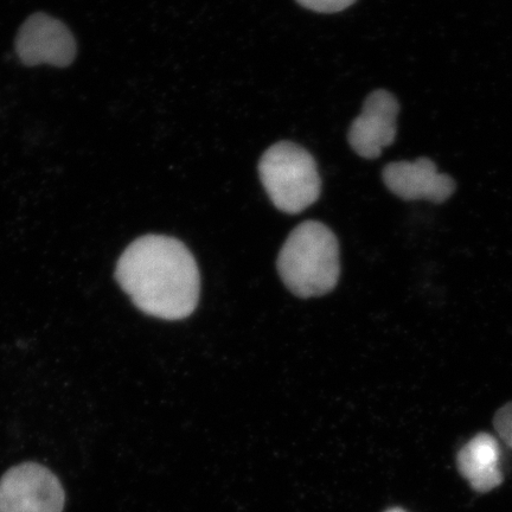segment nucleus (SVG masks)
Here are the masks:
<instances>
[{
  "label": "nucleus",
  "instance_id": "f257e3e1",
  "mask_svg": "<svg viewBox=\"0 0 512 512\" xmlns=\"http://www.w3.org/2000/svg\"><path fill=\"white\" fill-rule=\"evenodd\" d=\"M115 279L140 311L159 319L187 318L200 299L194 255L170 236L150 234L133 241L120 256Z\"/></svg>",
  "mask_w": 512,
  "mask_h": 512
},
{
  "label": "nucleus",
  "instance_id": "39448f33",
  "mask_svg": "<svg viewBox=\"0 0 512 512\" xmlns=\"http://www.w3.org/2000/svg\"><path fill=\"white\" fill-rule=\"evenodd\" d=\"M16 53L27 66L46 63L63 68L73 63L78 49L72 31L60 19L35 14L18 31Z\"/></svg>",
  "mask_w": 512,
  "mask_h": 512
},
{
  "label": "nucleus",
  "instance_id": "9b49d317",
  "mask_svg": "<svg viewBox=\"0 0 512 512\" xmlns=\"http://www.w3.org/2000/svg\"><path fill=\"white\" fill-rule=\"evenodd\" d=\"M384 512H407L405 509H402L400 507H394V508H390Z\"/></svg>",
  "mask_w": 512,
  "mask_h": 512
},
{
  "label": "nucleus",
  "instance_id": "0eeeda50",
  "mask_svg": "<svg viewBox=\"0 0 512 512\" xmlns=\"http://www.w3.org/2000/svg\"><path fill=\"white\" fill-rule=\"evenodd\" d=\"M382 177L386 187L405 201L425 200L441 204L456 191L453 178L440 174L428 158L389 164L384 168Z\"/></svg>",
  "mask_w": 512,
  "mask_h": 512
},
{
  "label": "nucleus",
  "instance_id": "423d86ee",
  "mask_svg": "<svg viewBox=\"0 0 512 512\" xmlns=\"http://www.w3.org/2000/svg\"><path fill=\"white\" fill-rule=\"evenodd\" d=\"M399 112V102L392 93L383 89L371 93L351 124L348 139L352 150L364 159L379 158L383 149L394 143Z\"/></svg>",
  "mask_w": 512,
  "mask_h": 512
},
{
  "label": "nucleus",
  "instance_id": "1a4fd4ad",
  "mask_svg": "<svg viewBox=\"0 0 512 512\" xmlns=\"http://www.w3.org/2000/svg\"><path fill=\"white\" fill-rule=\"evenodd\" d=\"M495 431L512 450V402L499 408L494 418Z\"/></svg>",
  "mask_w": 512,
  "mask_h": 512
},
{
  "label": "nucleus",
  "instance_id": "7ed1b4c3",
  "mask_svg": "<svg viewBox=\"0 0 512 512\" xmlns=\"http://www.w3.org/2000/svg\"><path fill=\"white\" fill-rule=\"evenodd\" d=\"M259 176L274 206L290 215L312 206L322 191L315 158L292 142L274 144L264 153Z\"/></svg>",
  "mask_w": 512,
  "mask_h": 512
},
{
  "label": "nucleus",
  "instance_id": "20e7f679",
  "mask_svg": "<svg viewBox=\"0 0 512 512\" xmlns=\"http://www.w3.org/2000/svg\"><path fill=\"white\" fill-rule=\"evenodd\" d=\"M60 480L40 464L12 467L0 479V512H63Z\"/></svg>",
  "mask_w": 512,
  "mask_h": 512
},
{
  "label": "nucleus",
  "instance_id": "9d476101",
  "mask_svg": "<svg viewBox=\"0 0 512 512\" xmlns=\"http://www.w3.org/2000/svg\"><path fill=\"white\" fill-rule=\"evenodd\" d=\"M304 8L319 14H336L348 9L356 0H297Z\"/></svg>",
  "mask_w": 512,
  "mask_h": 512
},
{
  "label": "nucleus",
  "instance_id": "6e6552de",
  "mask_svg": "<svg viewBox=\"0 0 512 512\" xmlns=\"http://www.w3.org/2000/svg\"><path fill=\"white\" fill-rule=\"evenodd\" d=\"M501 447L489 433H479L460 448L457 467L471 488L478 494H488L503 483V472L499 469Z\"/></svg>",
  "mask_w": 512,
  "mask_h": 512
},
{
  "label": "nucleus",
  "instance_id": "f03ea898",
  "mask_svg": "<svg viewBox=\"0 0 512 512\" xmlns=\"http://www.w3.org/2000/svg\"><path fill=\"white\" fill-rule=\"evenodd\" d=\"M277 267L281 280L297 297L324 296L334 290L341 274L336 235L318 221L300 223L281 248Z\"/></svg>",
  "mask_w": 512,
  "mask_h": 512
}]
</instances>
